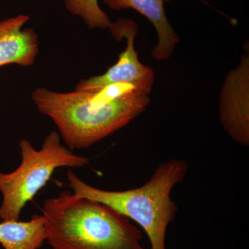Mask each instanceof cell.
<instances>
[{"instance_id":"cell-1","label":"cell","mask_w":249,"mask_h":249,"mask_svg":"<svg viewBox=\"0 0 249 249\" xmlns=\"http://www.w3.org/2000/svg\"><path fill=\"white\" fill-rule=\"evenodd\" d=\"M31 98L50 117L71 151L88 148L128 124L146 109L150 94L132 84L117 83L94 91L60 93L37 88Z\"/></svg>"},{"instance_id":"cell-2","label":"cell","mask_w":249,"mask_h":249,"mask_svg":"<svg viewBox=\"0 0 249 249\" xmlns=\"http://www.w3.org/2000/svg\"><path fill=\"white\" fill-rule=\"evenodd\" d=\"M42 214L48 249H147L128 217L70 191L46 199Z\"/></svg>"},{"instance_id":"cell-3","label":"cell","mask_w":249,"mask_h":249,"mask_svg":"<svg viewBox=\"0 0 249 249\" xmlns=\"http://www.w3.org/2000/svg\"><path fill=\"white\" fill-rule=\"evenodd\" d=\"M188 168L186 160H167L156 168L143 186L124 191L90 186L71 170L67 172V178L75 195L106 205L138 223L148 236L151 249H165L166 229L178 211L170 195L174 187L183 181Z\"/></svg>"},{"instance_id":"cell-4","label":"cell","mask_w":249,"mask_h":249,"mask_svg":"<svg viewBox=\"0 0 249 249\" xmlns=\"http://www.w3.org/2000/svg\"><path fill=\"white\" fill-rule=\"evenodd\" d=\"M22 160L14 171L0 172L1 221H18L24 206L47 184L59 168H83L89 164L87 157L73 153L61 144L60 135L52 131L45 137L40 150L27 139L19 142Z\"/></svg>"},{"instance_id":"cell-5","label":"cell","mask_w":249,"mask_h":249,"mask_svg":"<svg viewBox=\"0 0 249 249\" xmlns=\"http://www.w3.org/2000/svg\"><path fill=\"white\" fill-rule=\"evenodd\" d=\"M109 29L114 39L119 42L125 37V50L119 55L115 65L104 74L80 80L74 91L94 92L107 85L126 83L133 85L142 92L150 94L155 83V73L152 68L139 61L138 53L134 49V40L138 34L137 23L132 19L119 18L112 22Z\"/></svg>"},{"instance_id":"cell-6","label":"cell","mask_w":249,"mask_h":249,"mask_svg":"<svg viewBox=\"0 0 249 249\" xmlns=\"http://www.w3.org/2000/svg\"><path fill=\"white\" fill-rule=\"evenodd\" d=\"M219 120L231 137L249 145V54L242 55L237 68L224 80L219 95Z\"/></svg>"},{"instance_id":"cell-7","label":"cell","mask_w":249,"mask_h":249,"mask_svg":"<svg viewBox=\"0 0 249 249\" xmlns=\"http://www.w3.org/2000/svg\"><path fill=\"white\" fill-rule=\"evenodd\" d=\"M29 19L21 14L0 20V67L34 65L39 52L38 35L33 28L22 29Z\"/></svg>"},{"instance_id":"cell-8","label":"cell","mask_w":249,"mask_h":249,"mask_svg":"<svg viewBox=\"0 0 249 249\" xmlns=\"http://www.w3.org/2000/svg\"><path fill=\"white\" fill-rule=\"evenodd\" d=\"M170 0H104L105 4L114 11L132 9L145 16L155 28L158 42L151 52L157 61L168 60L179 42L178 34L165 14L164 4Z\"/></svg>"},{"instance_id":"cell-9","label":"cell","mask_w":249,"mask_h":249,"mask_svg":"<svg viewBox=\"0 0 249 249\" xmlns=\"http://www.w3.org/2000/svg\"><path fill=\"white\" fill-rule=\"evenodd\" d=\"M45 241V219L42 214H34L27 222H0V245L4 249H40Z\"/></svg>"},{"instance_id":"cell-10","label":"cell","mask_w":249,"mask_h":249,"mask_svg":"<svg viewBox=\"0 0 249 249\" xmlns=\"http://www.w3.org/2000/svg\"><path fill=\"white\" fill-rule=\"evenodd\" d=\"M67 9L83 19L89 29L110 28L111 21L98 4V0H63Z\"/></svg>"}]
</instances>
